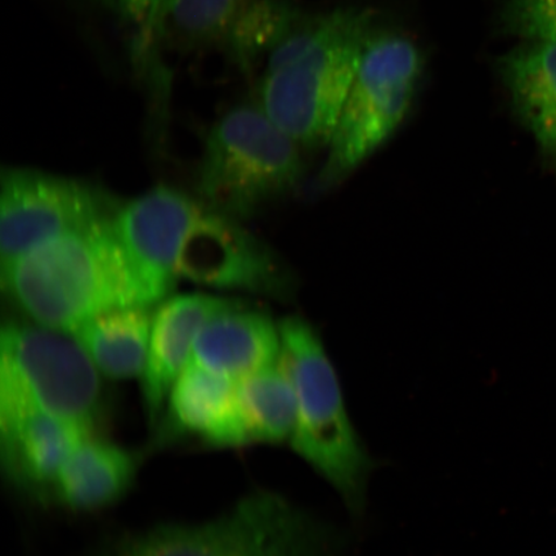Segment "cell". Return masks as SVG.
<instances>
[{"mask_svg": "<svg viewBox=\"0 0 556 556\" xmlns=\"http://www.w3.org/2000/svg\"><path fill=\"white\" fill-rule=\"evenodd\" d=\"M371 24L358 10L304 16L268 54L258 104L301 148L329 144Z\"/></svg>", "mask_w": 556, "mask_h": 556, "instance_id": "1", "label": "cell"}, {"mask_svg": "<svg viewBox=\"0 0 556 556\" xmlns=\"http://www.w3.org/2000/svg\"><path fill=\"white\" fill-rule=\"evenodd\" d=\"M114 218L58 236L2 267L5 293L33 323L72 333L101 312L144 307Z\"/></svg>", "mask_w": 556, "mask_h": 556, "instance_id": "2", "label": "cell"}, {"mask_svg": "<svg viewBox=\"0 0 556 556\" xmlns=\"http://www.w3.org/2000/svg\"><path fill=\"white\" fill-rule=\"evenodd\" d=\"M278 364L293 386L296 424L290 444L354 513L365 506L371 458L348 416L342 389L321 339L301 317L278 324Z\"/></svg>", "mask_w": 556, "mask_h": 556, "instance_id": "3", "label": "cell"}, {"mask_svg": "<svg viewBox=\"0 0 556 556\" xmlns=\"http://www.w3.org/2000/svg\"><path fill=\"white\" fill-rule=\"evenodd\" d=\"M342 546L336 528L278 493L258 491L218 517L156 526L101 556H339Z\"/></svg>", "mask_w": 556, "mask_h": 556, "instance_id": "4", "label": "cell"}, {"mask_svg": "<svg viewBox=\"0 0 556 556\" xmlns=\"http://www.w3.org/2000/svg\"><path fill=\"white\" fill-rule=\"evenodd\" d=\"M299 149L260 104L235 106L208 131L198 176L200 204L236 219L252 217L301 182Z\"/></svg>", "mask_w": 556, "mask_h": 556, "instance_id": "5", "label": "cell"}, {"mask_svg": "<svg viewBox=\"0 0 556 556\" xmlns=\"http://www.w3.org/2000/svg\"><path fill=\"white\" fill-rule=\"evenodd\" d=\"M102 375L73 333L5 321L0 336V408H34L97 435Z\"/></svg>", "mask_w": 556, "mask_h": 556, "instance_id": "6", "label": "cell"}, {"mask_svg": "<svg viewBox=\"0 0 556 556\" xmlns=\"http://www.w3.org/2000/svg\"><path fill=\"white\" fill-rule=\"evenodd\" d=\"M422 66L419 48L405 35L370 34L319 172L321 189L342 182L400 127L412 108Z\"/></svg>", "mask_w": 556, "mask_h": 556, "instance_id": "7", "label": "cell"}, {"mask_svg": "<svg viewBox=\"0 0 556 556\" xmlns=\"http://www.w3.org/2000/svg\"><path fill=\"white\" fill-rule=\"evenodd\" d=\"M115 201L81 180L10 168L0 192L2 267L58 236L115 217Z\"/></svg>", "mask_w": 556, "mask_h": 556, "instance_id": "8", "label": "cell"}, {"mask_svg": "<svg viewBox=\"0 0 556 556\" xmlns=\"http://www.w3.org/2000/svg\"><path fill=\"white\" fill-rule=\"evenodd\" d=\"M177 274L208 288L274 298L288 296L293 282L273 250L240 219L204 206L185 236Z\"/></svg>", "mask_w": 556, "mask_h": 556, "instance_id": "9", "label": "cell"}, {"mask_svg": "<svg viewBox=\"0 0 556 556\" xmlns=\"http://www.w3.org/2000/svg\"><path fill=\"white\" fill-rule=\"evenodd\" d=\"M201 207L184 192L160 186L117 211L116 233L144 307L164 302L176 287L179 250Z\"/></svg>", "mask_w": 556, "mask_h": 556, "instance_id": "10", "label": "cell"}, {"mask_svg": "<svg viewBox=\"0 0 556 556\" xmlns=\"http://www.w3.org/2000/svg\"><path fill=\"white\" fill-rule=\"evenodd\" d=\"M241 303L205 294L172 296L160 304L152 318L148 359L142 372V395L149 427L163 419L174 384L189 364L201 329L220 313Z\"/></svg>", "mask_w": 556, "mask_h": 556, "instance_id": "11", "label": "cell"}, {"mask_svg": "<svg viewBox=\"0 0 556 556\" xmlns=\"http://www.w3.org/2000/svg\"><path fill=\"white\" fill-rule=\"evenodd\" d=\"M89 437L34 408H0V456L5 476L21 490L50 496L66 458Z\"/></svg>", "mask_w": 556, "mask_h": 556, "instance_id": "12", "label": "cell"}, {"mask_svg": "<svg viewBox=\"0 0 556 556\" xmlns=\"http://www.w3.org/2000/svg\"><path fill=\"white\" fill-rule=\"evenodd\" d=\"M155 433L163 443L192 437L214 447L247 446L238 382L187 365L172 389Z\"/></svg>", "mask_w": 556, "mask_h": 556, "instance_id": "13", "label": "cell"}, {"mask_svg": "<svg viewBox=\"0 0 556 556\" xmlns=\"http://www.w3.org/2000/svg\"><path fill=\"white\" fill-rule=\"evenodd\" d=\"M280 350L278 324L240 304L201 329L187 365L239 382L276 365Z\"/></svg>", "mask_w": 556, "mask_h": 556, "instance_id": "14", "label": "cell"}, {"mask_svg": "<svg viewBox=\"0 0 556 556\" xmlns=\"http://www.w3.org/2000/svg\"><path fill=\"white\" fill-rule=\"evenodd\" d=\"M139 456L113 442L89 435L68 455L51 497L75 511H94L119 502L135 482Z\"/></svg>", "mask_w": 556, "mask_h": 556, "instance_id": "15", "label": "cell"}, {"mask_svg": "<svg viewBox=\"0 0 556 556\" xmlns=\"http://www.w3.org/2000/svg\"><path fill=\"white\" fill-rule=\"evenodd\" d=\"M514 113L556 164V43L525 41L498 64Z\"/></svg>", "mask_w": 556, "mask_h": 556, "instance_id": "16", "label": "cell"}, {"mask_svg": "<svg viewBox=\"0 0 556 556\" xmlns=\"http://www.w3.org/2000/svg\"><path fill=\"white\" fill-rule=\"evenodd\" d=\"M149 309L134 305L104 311L72 332L102 377L111 380L142 377L154 318Z\"/></svg>", "mask_w": 556, "mask_h": 556, "instance_id": "17", "label": "cell"}, {"mask_svg": "<svg viewBox=\"0 0 556 556\" xmlns=\"http://www.w3.org/2000/svg\"><path fill=\"white\" fill-rule=\"evenodd\" d=\"M248 444L290 442L296 424L293 386L280 364L238 382Z\"/></svg>", "mask_w": 556, "mask_h": 556, "instance_id": "18", "label": "cell"}, {"mask_svg": "<svg viewBox=\"0 0 556 556\" xmlns=\"http://www.w3.org/2000/svg\"><path fill=\"white\" fill-rule=\"evenodd\" d=\"M124 34L131 64L144 85L168 68L163 61V26L173 0H83Z\"/></svg>", "mask_w": 556, "mask_h": 556, "instance_id": "19", "label": "cell"}, {"mask_svg": "<svg viewBox=\"0 0 556 556\" xmlns=\"http://www.w3.org/2000/svg\"><path fill=\"white\" fill-rule=\"evenodd\" d=\"M250 0H173L163 26V46L192 52L222 48Z\"/></svg>", "mask_w": 556, "mask_h": 556, "instance_id": "20", "label": "cell"}, {"mask_svg": "<svg viewBox=\"0 0 556 556\" xmlns=\"http://www.w3.org/2000/svg\"><path fill=\"white\" fill-rule=\"evenodd\" d=\"M303 15L282 0H250L220 50L243 72L267 59Z\"/></svg>", "mask_w": 556, "mask_h": 556, "instance_id": "21", "label": "cell"}, {"mask_svg": "<svg viewBox=\"0 0 556 556\" xmlns=\"http://www.w3.org/2000/svg\"><path fill=\"white\" fill-rule=\"evenodd\" d=\"M504 23L525 41L556 43V0H507Z\"/></svg>", "mask_w": 556, "mask_h": 556, "instance_id": "22", "label": "cell"}]
</instances>
